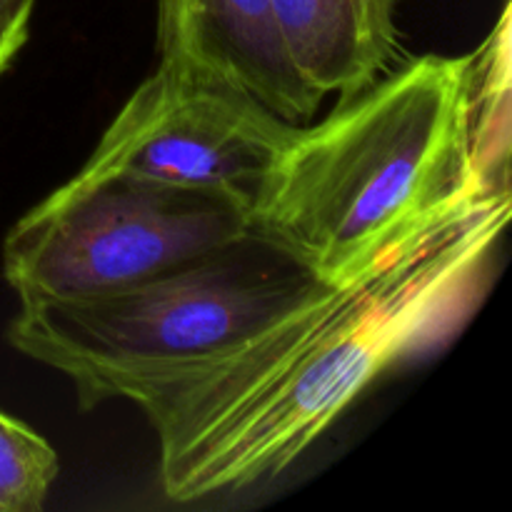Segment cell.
Returning <instances> with one entry per match:
<instances>
[{
  "label": "cell",
  "instance_id": "cell-1",
  "mask_svg": "<svg viewBox=\"0 0 512 512\" xmlns=\"http://www.w3.org/2000/svg\"><path fill=\"white\" fill-rule=\"evenodd\" d=\"M510 213V178H480L263 333L148 390L135 405L165 498L278 478L385 370L450 338L483 298Z\"/></svg>",
  "mask_w": 512,
  "mask_h": 512
},
{
  "label": "cell",
  "instance_id": "cell-2",
  "mask_svg": "<svg viewBox=\"0 0 512 512\" xmlns=\"http://www.w3.org/2000/svg\"><path fill=\"white\" fill-rule=\"evenodd\" d=\"M490 175L510 178V153L475 135L468 55H423L300 125L250 223L340 283L405 225Z\"/></svg>",
  "mask_w": 512,
  "mask_h": 512
},
{
  "label": "cell",
  "instance_id": "cell-3",
  "mask_svg": "<svg viewBox=\"0 0 512 512\" xmlns=\"http://www.w3.org/2000/svg\"><path fill=\"white\" fill-rule=\"evenodd\" d=\"M328 285L250 230L115 293L20 305L8 343L68 378L80 410L138 403L155 385L263 333Z\"/></svg>",
  "mask_w": 512,
  "mask_h": 512
},
{
  "label": "cell",
  "instance_id": "cell-4",
  "mask_svg": "<svg viewBox=\"0 0 512 512\" xmlns=\"http://www.w3.org/2000/svg\"><path fill=\"white\" fill-rule=\"evenodd\" d=\"M253 230L238 198L128 173H85L10 228L3 275L20 305L115 293Z\"/></svg>",
  "mask_w": 512,
  "mask_h": 512
},
{
  "label": "cell",
  "instance_id": "cell-5",
  "mask_svg": "<svg viewBox=\"0 0 512 512\" xmlns=\"http://www.w3.org/2000/svg\"><path fill=\"white\" fill-rule=\"evenodd\" d=\"M298 128L243 88L158 60L80 170L223 193L253 210Z\"/></svg>",
  "mask_w": 512,
  "mask_h": 512
},
{
  "label": "cell",
  "instance_id": "cell-6",
  "mask_svg": "<svg viewBox=\"0 0 512 512\" xmlns=\"http://www.w3.org/2000/svg\"><path fill=\"white\" fill-rule=\"evenodd\" d=\"M158 53L243 88L288 123L305 125L323 103L290 63L270 0H158Z\"/></svg>",
  "mask_w": 512,
  "mask_h": 512
},
{
  "label": "cell",
  "instance_id": "cell-7",
  "mask_svg": "<svg viewBox=\"0 0 512 512\" xmlns=\"http://www.w3.org/2000/svg\"><path fill=\"white\" fill-rule=\"evenodd\" d=\"M300 78L340 100L363 93L398 55L395 0H270Z\"/></svg>",
  "mask_w": 512,
  "mask_h": 512
},
{
  "label": "cell",
  "instance_id": "cell-8",
  "mask_svg": "<svg viewBox=\"0 0 512 512\" xmlns=\"http://www.w3.org/2000/svg\"><path fill=\"white\" fill-rule=\"evenodd\" d=\"M58 470V453L48 440L0 413V512L43 510Z\"/></svg>",
  "mask_w": 512,
  "mask_h": 512
},
{
  "label": "cell",
  "instance_id": "cell-9",
  "mask_svg": "<svg viewBox=\"0 0 512 512\" xmlns=\"http://www.w3.org/2000/svg\"><path fill=\"white\" fill-rule=\"evenodd\" d=\"M33 8L35 0H0V73L23 48Z\"/></svg>",
  "mask_w": 512,
  "mask_h": 512
}]
</instances>
